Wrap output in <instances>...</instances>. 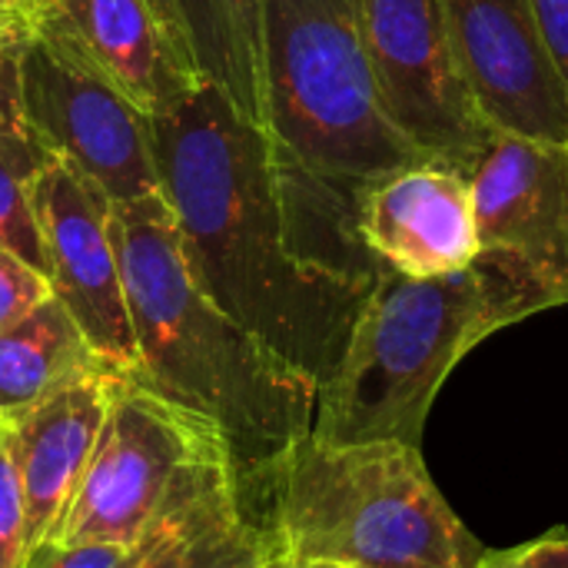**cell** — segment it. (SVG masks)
<instances>
[{
  "instance_id": "1",
  "label": "cell",
  "mask_w": 568,
  "mask_h": 568,
  "mask_svg": "<svg viewBox=\"0 0 568 568\" xmlns=\"http://www.w3.org/2000/svg\"><path fill=\"white\" fill-rule=\"evenodd\" d=\"M150 140L196 286L323 389L383 270L356 233V193L210 80L150 116Z\"/></svg>"
},
{
  "instance_id": "2",
  "label": "cell",
  "mask_w": 568,
  "mask_h": 568,
  "mask_svg": "<svg viewBox=\"0 0 568 568\" xmlns=\"http://www.w3.org/2000/svg\"><path fill=\"white\" fill-rule=\"evenodd\" d=\"M110 226L136 343L130 376L223 436L246 496L273 459L313 429L320 383L196 286L163 193L113 203Z\"/></svg>"
},
{
  "instance_id": "3",
  "label": "cell",
  "mask_w": 568,
  "mask_h": 568,
  "mask_svg": "<svg viewBox=\"0 0 568 568\" xmlns=\"http://www.w3.org/2000/svg\"><path fill=\"white\" fill-rule=\"evenodd\" d=\"M542 310L546 303L519 276L486 256L429 280L383 266L320 389L310 433L329 443L419 446L459 359Z\"/></svg>"
},
{
  "instance_id": "4",
  "label": "cell",
  "mask_w": 568,
  "mask_h": 568,
  "mask_svg": "<svg viewBox=\"0 0 568 568\" xmlns=\"http://www.w3.org/2000/svg\"><path fill=\"white\" fill-rule=\"evenodd\" d=\"M283 566L479 568L486 546L426 473L419 446L329 443L283 449L246 493Z\"/></svg>"
},
{
  "instance_id": "5",
  "label": "cell",
  "mask_w": 568,
  "mask_h": 568,
  "mask_svg": "<svg viewBox=\"0 0 568 568\" xmlns=\"http://www.w3.org/2000/svg\"><path fill=\"white\" fill-rule=\"evenodd\" d=\"M263 90L273 136L343 190L426 156L383 110L359 0H263Z\"/></svg>"
},
{
  "instance_id": "6",
  "label": "cell",
  "mask_w": 568,
  "mask_h": 568,
  "mask_svg": "<svg viewBox=\"0 0 568 568\" xmlns=\"http://www.w3.org/2000/svg\"><path fill=\"white\" fill-rule=\"evenodd\" d=\"M216 453L230 449L210 423L123 373L93 459L50 546H133L193 466Z\"/></svg>"
},
{
  "instance_id": "7",
  "label": "cell",
  "mask_w": 568,
  "mask_h": 568,
  "mask_svg": "<svg viewBox=\"0 0 568 568\" xmlns=\"http://www.w3.org/2000/svg\"><path fill=\"white\" fill-rule=\"evenodd\" d=\"M17 103L37 140L90 176L110 203L160 193L150 116L40 23L17 47Z\"/></svg>"
},
{
  "instance_id": "8",
  "label": "cell",
  "mask_w": 568,
  "mask_h": 568,
  "mask_svg": "<svg viewBox=\"0 0 568 568\" xmlns=\"http://www.w3.org/2000/svg\"><path fill=\"white\" fill-rule=\"evenodd\" d=\"M383 110L426 156L466 163L493 133L463 80L443 0H359Z\"/></svg>"
},
{
  "instance_id": "9",
  "label": "cell",
  "mask_w": 568,
  "mask_h": 568,
  "mask_svg": "<svg viewBox=\"0 0 568 568\" xmlns=\"http://www.w3.org/2000/svg\"><path fill=\"white\" fill-rule=\"evenodd\" d=\"M459 166L476 196L479 256L519 276L546 310L568 306V143L493 130Z\"/></svg>"
},
{
  "instance_id": "10",
  "label": "cell",
  "mask_w": 568,
  "mask_h": 568,
  "mask_svg": "<svg viewBox=\"0 0 568 568\" xmlns=\"http://www.w3.org/2000/svg\"><path fill=\"white\" fill-rule=\"evenodd\" d=\"M30 210L50 293L67 306L100 359L133 373L136 343L113 246L110 196L90 176L50 156L30 183Z\"/></svg>"
},
{
  "instance_id": "11",
  "label": "cell",
  "mask_w": 568,
  "mask_h": 568,
  "mask_svg": "<svg viewBox=\"0 0 568 568\" xmlns=\"http://www.w3.org/2000/svg\"><path fill=\"white\" fill-rule=\"evenodd\" d=\"M443 7L483 123L509 136L568 143V87L532 0H443Z\"/></svg>"
},
{
  "instance_id": "12",
  "label": "cell",
  "mask_w": 568,
  "mask_h": 568,
  "mask_svg": "<svg viewBox=\"0 0 568 568\" xmlns=\"http://www.w3.org/2000/svg\"><path fill=\"white\" fill-rule=\"evenodd\" d=\"M356 233L379 266L413 280L466 270L483 253L473 183L439 156L366 180L356 190Z\"/></svg>"
},
{
  "instance_id": "13",
  "label": "cell",
  "mask_w": 568,
  "mask_h": 568,
  "mask_svg": "<svg viewBox=\"0 0 568 568\" xmlns=\"http://www.w3.org/2000/svg\"><path fill=\"white\" fill-rule=\"evenodd\" d=\"M120 376L123 369L100 366L43 396L30 409L0 419L23 493L30 556L60 536L67 509L100 443Z\"/></svg>"
},
{
  "instance_id": "14",
  "label": "cell",
  "mask_w": 568,
  "mask_h": 568,
  "mask_svg": "<svg viewBox=\"0 0 568 568\" xmlns=\"http://www.w3.org/2000/svg\"><path fill=\"white\" fill-rule=\"evenodd\" d=\"M30 23L63 37L146 116L176 110L206 83L176 53L146 0H40Z\"/></svg>"
},
{
  "instance_id": "15",
  "label": "cell",
  "mask_w": 568,
  "mask_h": 568,
  "mask_svg": "<svg viewBox=\"0 0 568 568\" xmlns=\"http://www.w3.org/2000/svg\"><path fill=\"white\" fill-rule=\"evenodd\" d=\"M280 552L253 519L230 453L206 456L133 542L123 568H266Z\"/></svg>"
},
{
  "instance_id": "16",
  "label": "cell",
  "mask_w": 568,
  "mask_h": 568,
  "mask_svg": "<svg viewBox=\"0 0 568 568\" xmlns=\"http://www.w3.org/2000/svg\"><path fill=\"white\" fill-rule=\"evenodd\" d=\"M146 7L203 80L216 83L250 120L266 123L263 0H146Z\"/></svg>"
},
{
  "instance_id": "17",
  "label": "cell",
  "mask_w": 568,
  "mask_h": 568,
  "mask_svg": "<svg viewBox=\"0 0 568 568\" xmlns=\"http://www.w3.org/2000/svg\"><path fill=\"white\" fill-rule=\"evenodd\" d=\"M100 366L110 363L100 359L67 306L47 296L23 320L0 329V419L30 409Z\"/></svg>"
},
{
  "instance_id": "18",
  "label": "cell",
  "mask_w": 568,
  "mask_h": 568,
  "mask_svg": "<svg viewBox=\"0 0 568 568\" xmlns=\"http://www.w3.org/2000/svg\"><path fill=\"white\" fill-rule=\"evenodd\" d=\"M50 156L53 153L37 140V133L23 123V116L0 123V246L13 250L40 273H43V246L30 210V183Z\"/></svg>"
},
{
  "instance_id": "19",
  "label": "cell",
  "mask_w": 568,
  "mask_h": 568,
  "mask_svg": "<svg viewBox=\"0 0 568 568\" xmlns=\"http://www.w3.org/2000/svg\"><path fill=\"white\" fill-rule=\"evenodd\" d=\"M30 559L27 549V509L20 479L10 459L7 429L0 423V568H23Z\"/></svg>"
},
{
  "instance_id": "20",
  "label": "cell",
  "mask_w": 568,
  "mask_h": 568,
  "mask_svg": "<svg viewBox=\"0 0 568 568\" xmlns=\"http://www.w3.org/2000/svg\"><path fill=\"white\" fill-rule=\"evenodd\" d=\"M47 296H53L47 276L33 270L27 260H20L13 250L0 246V329L23 320Z\"/></svg>"
},
{
  "instance_id": "21",
  "label": "cell",
  "mask_w": 568,
  "mask_h": 568,
  "mask_svg": "<svg viewBox=\"0 0 568 568\" xmlns=\"http://www.w3.org/2000/svg\"><path fill=\"white\" fill-rule=\"evenodd\" d=\"M133 546L116 542H73V546H43L23 568H123Z\"/></svg>"
},
{
  "instance_id": "22",
  "label": "cell",
  "mask_w": 568,
  "mask_h": 568,
  "mask_svg": "<svg viewBox=\"0 0 568 568\" xmlns=\"http://www.w3.org/2000/svg\"><path fill=\"white\" fill-rule=\"evenodd\" d=\"M479 568H568V536H546L503 552L486 549Z\"/></svg>"
},
{
  "instance_id": "23",
  "label": "cell",
  "mask_w": 568,
  "mask_h": 568,
  "mask_svg": "<svg viewBox=\"0 0 568 568\" xmlns=\"http://www.w3.org/2000/svg\"><path fill=\"white\" fill-rule=\"evenodd\" d=\"M532 7L546 37V47L556 60V70L568 87V0H532Z\"/></svg>"
},
{
  "instance_id": "24",
  "label": "cell",
  "mask_w": 568,
  "mask_h": 568,
  "mask_svg": "<svg viewBox=\"0 0 568 568\" xmlns=\"http://www.w3.org/2000/svg\"><path fill=\"white\" fill-rule=\"evenodd\" d=\"M17 47H20V40H3L0 37V123L20 116V103H17Z\"/></svg>"
},
{
  "instance_id": "25",
  "label": "cell",
  "mask_w": 568,
  "mask_h": 568,
  "mask_svg": "<svg viewBox=\"0 0 568 568\" xmlns=\"http://www.w3.org/2000/svg\"><path fill=\"white\" fill-rule=\"evenodd\" d=\"M40 0H0V37L23 40Z\"/></svg>"
},
{
  "instance_id": "26",
  "label": "cell",
  "mask_w": 568,
  "mask_h": 568,
  "mask_svg": "<svg viewBox=\"0 0 568 568\" xmlns=\"http://www.w3.org/2000/svg\"><path fill=\"white\" fill-rule=\"evenodd\" d=\"M283 568H336V566H283Z\"/></svg>"
},
{
  "instance_id": "27",
  "label": "cell",
  "mask_w": 568,
  "mask_h": 568,
  "mask_svg": "<svg viewBox=\"0 0 568 568\" xmlns=\"http://www.w3.org/2000/svg\"><path fill=\"white\" fill-rule=\"evenodd\" d=\"M266 568H283V559H276V562H270Z\"/></svg>"
},
{
  "instance_id": "28",
  "label": "cell",
  "mask_w": 568,
  "mask_h": 568,
  "mask_svg": "<svg viewBox=\"0 0 568 568\" xmlns=\"http://www.w3.org/2000/svg\"><path fill=\"white\" fill-rule=\"evenodd\" d=\"M3 40H7V37H3Z\"/></svg>"
}]
</instances>
